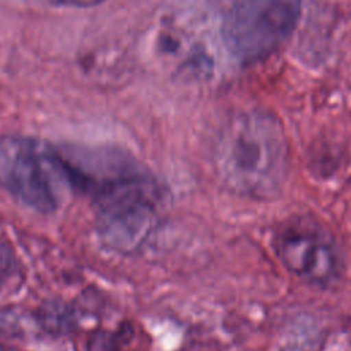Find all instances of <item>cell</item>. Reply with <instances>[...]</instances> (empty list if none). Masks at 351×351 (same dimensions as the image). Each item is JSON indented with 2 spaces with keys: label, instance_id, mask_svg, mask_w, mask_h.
<instances>
[{
  "label": "cell",
  "instance_id": "obj_2",
  "mask_svg": "<svg viewBox=\"0 0 351 351\" xmlns=\"http://www.w3.org/2000/svg\"><path fill=\"white\" fill-rule=\"evenodd\" d=\"M215 169L232 192L269 199L277 195L288 174V149L277 122L269 117L247 115L221 136Z\"/></svg>",
  "mask_w": 351,
  "mask_h": 351
},
{
  "label": "cell",
  "instance_id": "obj_5",
  "mask_svg": "<svg viewBox=\"0 0 351 351\" xmlns=\"http://www.w3.org/2000/svg\"><path fill=\"white\" fill-rule=\"evenodd\" d=\"M273 250L291 273L313 285L328 287L343 270L335 240L313 221L298 218L280 225L273 236Z\"/></svg>",
  "mask_w": 351,
  "mask_h": 351
},
{
  "label": "cell",
  "instance_id": "obj_6",
  "mask_svg": "<svg viewBox=\"0 0 351 351\" xmlns=\"http://www.w3.org/2000/svg\"><path fill=\"white\" fill-rule=\"evenodd\" d=\"M40 322L49 332H63L71 325V314L66 306L59 303L47 304L40 311Z\"/></svg>",
  "mask_w": 351,
  "mask_h": 351
},
{
  "label": "cell",
  "instance_id": "obj_1",
  "mask_svg": "<svg viewBox=\"0 0 351 351\" xmlns=\"http://www.w3.org/2000/svg\"><path fill=\"white\" fill-rule=\"evenodd\" d=\"M71 189L92 197L100 240L111 250L129 254L155 230L165 203L156 177L128 154H66Z\"/></svg>",
  "mask_w": 351,
  "mask_h": 351
},
{
  "label": "cell",
  "instance_id": "obj_8",
  "mask_svg": "<svg viewBox=\"0 0 351 351\" xmlns=\"http://www.w3.org/2000/svg\"><path fill=\"white\" fill-rule=\"evenodd\" d=\"M52 5H63V7H77V8H86L93 7L104 0H44Z\"/></svg>",
  "mask_w": 351,
  "mask_h": 351
},
{
  "label": "cell",
  "instance_id": "obj_4",
  "mask_svg": "<svg viewBox=\"0 0 351 351\" xmlns=\"http://www.w3.org/2000/svg\"><path fill=\"white\" fill-rule=\"evenodd\" d=\"M299 18L300 0H229L221 16V34L232 55L252 63L276 51Z\"/></svg>",
  "mask_w": 351,
  "mask_h": 351
},
{
  "label": "cell",
  "instance_id": "obj_3",
  "mask_svg": "<svg viewBox=\"0 0 351 351\" xmlns=\"http://www.w3.org/2000/svg\"><path fill=\"white\" fill-rule=\"evenodd\" d=\"M0 186L37 213H53L71 191L63 152L33 137L0 138Z\"/></svg>",
  "mask_w": 351,
  "mask_h": 351
},
{
  "label": "cell",
  "instance_id": "obj_9",
  "mask_svg": "<svg viewBox=\"0 0 351 351\" xmlns=\"http://www.w3.org/2000/svg\"><path fill=\"white\" fill-rule=\"evenodd\" d=\"M0 351H5V350H4V348H3V347H0Z\"/></svg>",
  "mask_w": 351,
  "mask_h": 351
},
{
  "label": "cell",
  "instance_id": "obj_7",
  "mask_svg": "<svg viewBox=\"0 0 351 351\" xmlns=\"http://www.w3.org/2000/svg\"><path fill=\"white\" fill-rule=\"evenodd\" d=\"M18 271V262L8 245L0 244V291L14 278Z\"/></svg>",
  "mask_w": 351,
  "mask_h": 351
}]
</instances>
